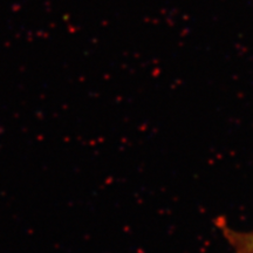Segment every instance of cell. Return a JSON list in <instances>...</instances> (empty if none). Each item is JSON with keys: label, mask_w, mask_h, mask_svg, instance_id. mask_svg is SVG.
I'll list each match as a JSON object with an SVG mask.
<instances>
[{"label": "cell", "mask_w": 253, "mask_h": 253, "mask_svg": "<svg viewBox=\"0 0 253 253\" xmlns=\"http://www.w3.org/2000/svg\"><path fill=\"white\" fill-rule=\"evenodd\" d=\"M225 237L235 253H253V231L243 232L231 229L226 224L220 225Z\"/></svg>", "instance_id": "6da1fadb"}]
</instances>
